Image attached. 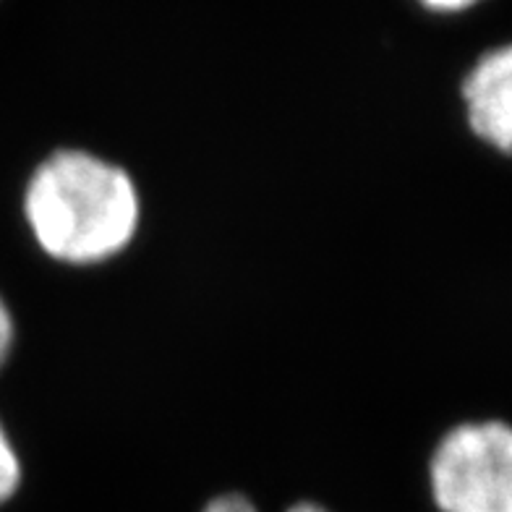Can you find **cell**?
<instances>
[{
    "mask_svg": "<svg viewBox=\"0 0 512 512\" xmlns=\"http://www.w3.org/2000/svg\"><path fill=\"white\" fill-rule=\"evenodd\" d=\"M24 220L55 262L100 264L131 246L142 196L121 165L84 149H55L24 186Z\"/></svg>",
    "mask_w": 512,
    "mask_h": 512,
    "instance_id": "cell-1",
    "label": "cell"
},
{
    "mask_svg": "<svg viewBox=\"0 0 512 512\" xmlns=\"http://www.w3.org/2000/svg\"><path fill=\"white\" fill-rule=\"evenodd\" d=\"M439 512H512V432L505 421H468L439 439L429 460Z\"/></svg>",
    "mask_w": 512,
    "mask_h": 512,
    "instance_id": "cell-2",
    "label": "cell"
},
{
    "mask_svg": "<svg viewBox=\"0 0 512 512\" xmlns=\"http://www.w3.org/2000/svg\"><path fill=\"white\" fill-rule=\"evenodd\" d=\"M468 126L481 142L507 155L512 147V48L486 50L460 87Z\"/></svg>",
    "mask_w": 512,
    "mask_h": 512,
    "instance_id": "cell-3",
    "label": "cell"
},
{
    "mask_svg": "<svg viewBox=\"0 0 512 512\" xmlns=\"http://www.w3.org/2000/svg\"><path fill=\"white\" fill-rule=\"evenodd\" d=\"M21 476H24V471H21L19 452H16L14 442H11V437L6 432V426L0 421V507L6 505L8 499L19 492Z\"/></svg>",
    "mask_w": 512,
    "mask_h": 512,
    "instance_id": "cell-4",
    "label": "cell"
},
{
    "mask_svg": "<svg viewBox=\"0 0 512 512\" xmlns=\"http://www.w3.org/2000/svg\"><path fill=\"white\" fill-rule=\"evenodd\" d=\"M14 340H16V322L14 314L8 309L6 298L0 296V369L8 364V356L14 351Z\"/></svg>",
    "mask_w": 512,
    "mask_h": 512,
    "instance_id": "cell-5",
    "label": "cell"
},
{
    "mask_svg": "<svg viewBox=\"0 0 512 512\" xmlns=\"http://www.w3.org/2000/svg\"><path fill=\"white\" fill-rule=\"evenodd\" d=\"M202 512H259L254 507L249 497H243L238 492H228L220 494V497L209 499L207 505H204Z\"/></svg>",
    "mask_w": 512,
    "mask_h": 512,
    "instance_id": "cell-6",
    "label": "cell"
},
{
    "mask_svg": "<svg viewBox=\"0 0 512 512\" xmlns=\"http://www.w3.org/2000/svg\"><path fill=\"white\" fill-rule=\"evenodd\" d=\"M432 14H463L468 8H476L484 0H418Z\"/></svg>",
    "mask_w": 512,
    "mask_h": 512,
    "instance_id": "cell-7",
    "label": "cell"
},
{
    "mask_svg": "<svg viewBox=\"0 0 512 512\" xmlns=\"http://www.w3.org/2000/svg\"><path fill=\"white\" fill-rule=\"evenodd\" d=\"M288 512H330V510L322 505H317V502H298V505L290 507Z\"/></svg>",
    "mask_w": 512,
    "mask_h": 512,
    "instance_id": "cell-8",
    "label": "cell"
}]
</instances>
